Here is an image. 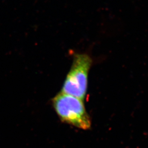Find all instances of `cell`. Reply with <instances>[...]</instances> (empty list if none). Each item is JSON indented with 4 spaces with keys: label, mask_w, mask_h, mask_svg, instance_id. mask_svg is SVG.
I'll return each instance as SVG.
<instances>
[{
    "label": "cell",
    "mask_w": 148,
    "mask_h": 148,
    "mask_svg": "<svg viewBox=\"0 0 148 148\" xmlns=\"http://www.w3.org/2000/svg\"><path fill=\"white\" fill-rule=\"evenodd\" d=\"M52 103L63 122L82 130L90 128L91 120L82 100L61 92L53 99Z\"/></svg>",
    "instance_id": "cell-2"
},
{
    "label": "cell",
    "mask_w": 148,
    "mask_h": 148,
    "mask_svg": "<svg viewBox=\"0 0 148 148\" xmlns=\"http://www.w3.org/2000/svg\"><path fill=\"white\" fill-rule=\"evenodd\" d=\"M73 63L63 85L61 92L84 101L87 93L88 75L92 59L87 53L73 51Z\"/></svg>",
    "instance_id": "cell-1"
}]
</instances>
